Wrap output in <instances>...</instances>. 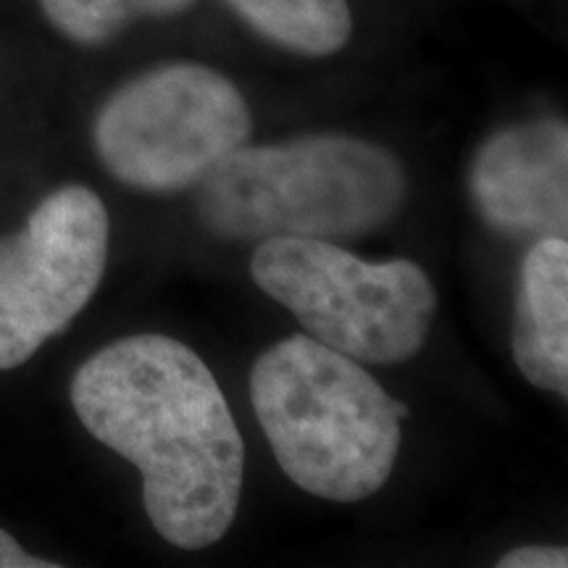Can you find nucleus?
Instances as JSON below:
<instances>
[{
  "mask_svg": "<svg viewBox=\"0 0 568 568\" xmlns=\"http://www.w3.org/2000/svg\"><path fill=\"white\" fill-rule=\"evenodd\" d=\"M71 406L98 443L142 474V506L169 545L203 550L240 508L245 445L201 355L166 335L105 345L71 379Z\"/></svg>",
  "mask_w": 568,
  "mask_h": 568,
  "instance_id": "nucleus-1",
  "label": "nucleus"
},
{
  "mask_svg": "<svg viewBox=\"0 0 568 568\" xmlns=\"http://www.w3.org/2000/svg\"><path fill=\"white\" fill-rule=\"evenodd\" d=\"M251 403L276 464L303 493L358 503L387 485L400 450V418L358 361L293 335L258 355Z\"/></svg>",
  "mask_w": 568,
  "mask_h": 568,
  "instance_id": "nucleus-2",
  "label": "nucleus"
},
{
  "mask_svg": "<svg viewBox=\"0 0 568 568\" xmlns=\"http://www.w3.org/2000/svg\"><path fill=\"white\" fill-rule=\"evenodd\" d=\"M408 195L393 153L351 134L237 148L201 182L197 213L224 240H351L379 230Z\"/></svg>",
  "mask_w": 568,
  "mask_h": 568,
  "instance_id": "nucleus-3",
  "label": "nucleus"
},
{
  "mask_svg": "<svg viewBox=\"0 0 568 568\" xmlns=\"http://www.w3.org/2000/svg\"><path fill=\"white\" fill-rule=\"evenodd\" d=\"M251 274L305 335L358 364L414 358L437 311L435 284L414 261L372 264L329 240H261Z\"/></svg>",
  "mask_w": 568,
  "mask_h": 568,
  "instance_id": "nucleus-4",
  "label": "nucleus"
},
{
  "mask_svg": "<svg viewBox=\"0 0 568 568\" xmlns=\"http://www.w3.org/2000/svg\"><path fill=\"white\" fill-rule=\"evenodd\" d=\"M253 132L237 84L203 63H166L105 101L92 126L103 166L142 193L195 187Z\"/></svg>",
  "mask_w": 568,
  "mask_h": 568,
  "instance_id": "nucleus-5",
  "label": "nucleus"
},
{
  "mask_svg": "<svg viewBox=\"0 0 568 568\" xmlns=\"http://www.w3.org/2000/svg\"><path fill=\"white\" fill-rule=\"evenodd\" d=\"M109 237L101 197L69 184L0 240V372L27 364L82 314L103 280Z\"/></svg>",
  "mask_w": 568,
  "mask_h": 568,
  "instance_id": "nucleus-6",
  "label": "nucleus"
},
{
  "mask_svg": "<svg viewBox=\"0 0 568 568\" xmlns=\"http://www.w3.org/2000/svg\"><path fill=\"white\" fill-rule=\"evenodd\" d=\"M468 190L479 216L506 237H566L568 126L564 119H535L495 132L471 163Z\"/></svg>",
  "mask_w": 568,
  "mask_h": 568,
  "instance_id": "nucleus-7",
  "label": "nucleus"
},
{
  "mask_svg": "<svg viewBox=\"0 0 568 568\" xmlns=\"http://www.w3.org/2000/svg\"><path fill=\"white\" fill-rule=\"evenodd\" d=\"M514 361L529 385L568 395V243L535 240L518 272Z\"/></svg>",
  "mask_w": 568,
  "mask_h": 568,
  "instance_id": "nucleus-8",
  "label": "nucleus"
},
{
  "mask_svg": "<svg viewBox=\"0 0 568 568\" xmlns=\"http://www.w3.org/2000/svg\"><path fill=\"white\" fill-rule=\"evenodd\" d=\"M251 30L297 55L324 59L353 34L347 0H224Z\"/></svg>",
  "mask_w": 568,
  "mask_h": 568,
  "instance_id": "nucleus-9",
  "label": "nucleus"
},
{
  "mask_svg": "<svg viewBox=\"0 0 568 568\" xmlns=\"http://www.w3.org/2000/svg\"><path fill=\"white\" fill-rule=\"evenodd\" d=\"M195 0H40L42 13L63 38L80 45H103L132 21L176 17Z\"/></svg>",
  "mask_w": 568,
  "mask_h": 568,
  "instance_id": "nucleus-10",
  "label": "nucleus"
},
{
  "mask_svg": "<svg viewBox=\"0 0 568 568\" xmlns=\"http://www.w3.org/2000/svg\"><path fill=\"white\" fill-rule=\"evenodd\" d=\"M500 568H566L568 550L556 545H527L516 548L497 560Z\"/></svg>",
  "mask_w": 568,
  "mask_h": 568,
  "instance_id": "nucleus-11",
  "label": "nucleus"
},
{
  "mask_svg": "<svg viewBox=\"0 0 568 568\" xmlns=\"http://www.w3.org/2000/svg\"><path fill=\"white\" fill-rule=\"evenodd\" d=\"M51 560L32 558L30 552L21 550V545L9 531L0 529V568H53Z\"/></svg>",
  "mask_w": 568,
  "mask_h": 568,
  "instance_id": "nucleus-12",
  "label": "nucleus"
}]
</instances>
